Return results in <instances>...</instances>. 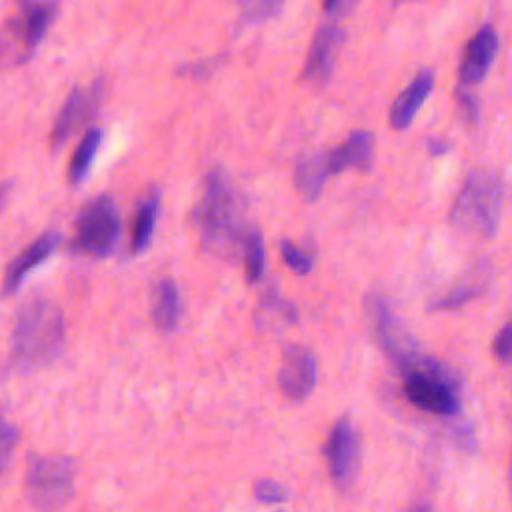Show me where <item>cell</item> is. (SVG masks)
Wrapping results in <instances>:
<instances>
[{
  "mask_svg": "<svg viewBox=\"0 0 512 512\" xmlns=\"http://www.w3.org/2000/svg\"><path fill=\"white\" fill-rule=\"evenodd\" d=\"M120 238V212L116 202L102 194L90 200L76 220L74 250L104 258L114 252Z\"/></svg>",
  "mask_w": 512,
  "mask_h": 512,
  "instance_id": "5",
  "label": "cell"
},
{
  "mask_svg": "<svg viewBox=\"0 0 512 512\" xmlns=\"http://www.w3.org/2000/svg\"><path fill=\"white\" fill-rule=\"evenodd\" d=\"M344 40H346V32L338 24L328 22L318 26L302 68V80L312 86H324L334 72L336 56Z\"/></svg>",
  "mask_w": 512,
  "mask_h": 512,
  "instance_id": "8",
  "label": "cell"
},
{
  "mask_svg": "<svg viewBox=\"0 0 512 512\" xmlns=\"http://www.w3.org/2000/svg\"><path fill=\"white\" fill-rule=\"evenodd\" d=\"M194 224L202 244L218 254L242 248L246 236L242 196L222 168H212L204 182L202 198L194 210Z\"/></svg>",
  "mask_w": 512,
  "mask_h": 512,
  "instance_id": "1",
  "label": "cell"
},
{
  "mask_svg": "<svg viewBox=\"0 0 512 512\" xmlns=\"http://www.w3.org/2000/svg\"><path fill=\"white\" fill-rule=\"evenodd\" d=\"M100 142H102V132L98 128H90L82 136L80 144L76 146V150L70 158V166H68L70 184H80L86 178V174L96 158V152L100 148Z\"/></svg>",
  "mask_w": 512,
  "mask_h": 512,
  "instance_id": "19",
  "label": "cell"
},
{
  "mask_svg": "<svg viewBox=\"0 0 512 512\" xmlns=\"http://www.w3.org/2000/svg\"><path fill=\"white\" fill-rule=\"evenodd\" d=\"M498 52V34L490 24H484L466 44L460 60L462 84H478L490 70Z\"/></svg>",
  "mask_w": 512,
  "mask_h": 512,
  "instance_id": "12",
  "label": "cell"
},
{
  "mask_svg": "<svg viewBox=\"0 0 512 512\" xmlns=\"http://www.w3.org/2000/svg\"><path fill=\"white\" fill-rule=\"evenodd\" d=\"M180 292L178 286L174 284L172 278H164L156 284L154 288V298H152V320L158 330L162 332H172L178 322H180Z\"/></svg>",
  "mask_w": 512,
  "mask_h": 512,
  "instance_id": "17",
  "label": "cell"
},
{
  "mask_svg": "<svg viewBox=\"0 0 512 512\" xmlns=\"http://www.w3.org/2000/svg\"><path fill=\"white\" fill-rule=\"evenodd\" d=\"M400 2H408V0H400Z\"/></svg>",
  "mask_w": 512,
  "mask_h": 512,
  "instance_id": "32",
  "label": "cell"
},
{
  "mask_svg": "<svg viewBox=\"0 0 512 512\" xmlns=\"http://www.w3.org/2000/svg\"><path fill=\"white\" fill-rule=\"evenodd\" d=\"M16 442H18V430L10 422L0 418V474L6 470L14 454Z\"/></svg>",
  "mask_w": 512,
  "mask_h": 512,
  "instance_id": "24",
  "label": "cell"
},
{
  "mask_svg": "<svg viewBox=\"0 0 512 512\" xmlns=\"http://www.w3.org/2000/svg\"><path fill=\"white\" fill-rule=\"evenodd\" d=\"M482 292V286H476V284H470V286H460L456 290H452L450 294L442 296L440 300H436L430 308L432 310H452V308H458L474 298H478Z\"/></svg>",
  "mask_w": 512,
  "mask_h": 512,
  "instance_id": "21",
  "label": "cell"
},
{
  "mask_svg": "<svg viewBox=\"0 0 512 512\" xmlns=\"http://www.w3.org/2000/svg\"><path fill=\"white\" fill-rule=\"evenodd\" d=\"M60 244V234L58 232H46L42 236H38L30 246H26L6 268L4 272V280H2V294L10 296L14 294L20 284L24 282V278L44 260H48V256L58 248Z\"/></svg>",
  "mask_w": 512,
  "mask_h": 512,
  "instance_id": "13",
  "label": "cell"
},
{
  "mask_svg": "<svg viewBox=\"0 0 512 512\" xmlns=\"http://www.w3.org/2000/svg\"><path fill=\"white\" fill-rule=\"evenodd\" d=\"M160 212V192L150 190L146 198L140 202V208L134 218L132 226V252H142L148 248L154 230H156V220Z\"/></svg>",
  "mask_w": 512,
  "mask_h": 512,
  "instance_id": "18",
  "label": "cell"
},
{
  "mask_svg": "<svg viewBox=\"0 0 512 512\" xmlns=\"http://www.w3.org/2000/svg\"><path fill=\"white\" fill-rule=\"evenodd\" d=\"M454 388V382L430 374H408L404 382V394L414 406L442 416H452L460 410Z\"/></svg>",
  "mask_w": 512,
  "mask_h": 512,
  "instance_id": "9",
  "label": "cell"
},
{
  "mask_svg": "<svg viewBox=\"0 0 512 512\" xmlns=\"http://www.w3.org/2000/svg\"><path fill=\"white\" fill-rule=\"evenodd\" d=\"M4 196H6V186L0 184V206L4 204Z\"/></svg>",
  "mask_w": 512,
  "mask_h": 512,
  "instance_id": "30",
  "label": "cell"
},
{
  "mask_svg": "<svg viewBox=\"0 0 512 512\" xmlns=\"http://www.w3.org/2000/svg\"><path fill=\"white\" fill-rule=\"evenodd\" d=\"M242 254H244V270H246V282L256 284L266 266V250H264V240L262 234L252 228L246 232L242 240Z\"/></svg>",
  "mask_w": 512,
  "mask_h": 512,
  "instance_id": "20",
  "label": "cell"
},
{
  "mask_svg": "<svg viewBox=\"0 0 512 512\" xmlns=\"http://www.w3.org/2000/svg\"><path fill=\"white\" fill-rule=\"evenodd\" d=\"M374 156V136L366 130L352 132L338 148L326 152L330 174H340L346 168L370 170Z\"/></svg>",
  "mask_w": 512,
  "mask_h": 512,
  "instance_id": "14",
  "label": "cell"
},
{
  "mask_svg": "<svg viewBox=\"0 0 512 512\" xmlns=\"http://www.w3.org/2000/svg\"><path fill=\"white\" fill-rule=\"evenodd\" d=\"M254 496L264 504H278L288 500V492L274 480H258L254 484Z\"/></svg>",
  "mask_w": 512,
  "mask_h": 512,
  "instance_id": "25",
  "label": "cell"
},
{
  "mask_svg": "<svg viewBox=\"0 0 512 512\" xmlns=\"http://www.w3.org/2000/svg\"><path fill=\"white\" fill-rule=\"evenodd\" d=\"M456 102H458V106H460V110H462L464 118H466L468 122H472V124H474V122L478 120V112H480L478 100H476L468 90L458 88V90H456Z\"/></svg>",
  "mask_w": 512,
  "mask_h": 512,
  "instance_id": "27",
  "label": "cell"
},
{
  "mask_svg": "<svg viewBox=\"0 0 512 512\" xmlns=\"http://www.w3.org/2000/svg\"><path fill=\"white\" fill-rule=\"evenodd\" d=\"M502 214V182L494 172H472L450 210V222L476 238H492Z\"/></svg>",
  "mask_w": 512,
  "mask_h": 512,
  "instance_id": "3",
  "label": "cell"
},
{
  "mask_svg": "<svg viewBox=\"0 0 512 512\" xmlns=\"http://www.w3.org/2000/svg\"><path fill=\"white\" fill-rule=\"evenodd\" d=\"M280 252L284 262L298 274H308L312 270V256L306 254L302 248H298L296 244H292L290 240H282L280 242Z\"/></svg>",
  "mask_w": 512,
  "mask_h": 512,
  "instance_id": "23",
  "label": "cell"
},
{
  "mask_svg": "<svg viewBox=\"0 0 512 512\" xmlns=\"http://www.w3.org/2000/svg\"><path fill=\"white\" fill-rule=\"evenodd\" d=\"M98 102H100V84L98 82L88 88L76 86L68 94L66 102L62 104V108L58 112L54 128H52L50 142H52L54 150L62 148L68 142V138L72 134H76L94 116Z\"/></svg>",
  "mask_w": 512,
  "mask_h": 512,
  "instance_id": "10",
  "label": "cell"
},
{
  "mask_svg": "<svg viewBox=\"0 0 512 512\" xmlns=\"http://www.w3.org/2000/svg\"><path fill=\"white\" fill-rule=\"evenodd\" d=\"M316 384V358L314 354L300 344H290L284 348L278 386L282 394L290 400H304L310 396Z\"/></svg>",
  "mask_w": 512,
  "mask_h": 512,
  "instance_id": "11",
  "label": "cell"
},
{
  "mask_svg": "<svg viewBox=\"0 0 512 512\" xmlns=\"http://www.w3.org/2000/svg\"><path fill=\"white\" fill-rule=\"evenodd\" d=\"M428 150L432 156H440L450 150V144L444 140H428Z\"/></svg>",
  "mask_w": 512,
  "mask_h": 512,
  "instance_id": "28",
  "label": "cell"
},
{
  "mask_svg": "<svg viewBox=\"0 0 512 512\" xmlns=\"http://www.w3.org/2000/svg\"><path fill=\"white\" fill-rule=\"evenodd\" d=\"M64 342V316L44 298L32 296L22 304L12 332V362L22 370L50 364Z\"/></svg>",
  "mask_w": 512,
  "mask_h": 512,
  "instance_id": "2",
  "label": "cell"
},
{
  "mask_svg": "<svg viewBox=\"0 0 512 512\" xmlns=\"http://www.w3.org/2000/svg\"><path fill=\"white\" fill-rule=\"evenodd\" d=\"M238 2L242 8V16L252 22L274 16L284 4V0H238Z\"/></svg>",
  "mask_w": 512,
  "mask_h": 512,
  "instance_id": "22",
  "label": "cell"
},
{
  "mask_svg": "<svg viewBox=\"0 0 512 512\" xmlns=\"http://www.w3.org/2000/svg\"><path fill=\"white\" fill-rule=\"evenodd\" d=\"M510 494H512V462H510Z\"/></svg>",
  "mask_w": 512,
  "mask_h": 512,
  "instance_id": "31",
  "label": "cell"
},
{
  "mask_svg": "<svg viewBox=\"0 0 512 512\" xmlns=\"http://www.w3.org/2000/svg\"><path fill=\"white\" fill-rule=\"evenodd\" d=\"M18 2V12L0 28V60L6 64L28 60L58 14L56 0Z\"/></svg>",
  "mask_w": 512,
  "mask_h": 512,
  "instance_id": "4",
  "label": "cell"
},
{
  "mask_svg": "<svg viewBox=\"0 0 512 512\" xmlns=\"http://www.w3.org/2000/svg\"><path fill=\"white\" fill-rule=\"evenodd\" d=\"M494 356L504 364L512 362V320L496 334V338H494Z\"/></svg>",
  "mask_w": 512,
  "mask_h": 512,
  "instance_id": "26",
  "label": "cell"
},
{
  "mask_svg": "<svg viewBox=\"0 0 512 512\" xmlns=\"http://www.w3.org/2000/svg\"><path fill=\"white\" fill-rule=\"evenodd\" d=\"M76 464L64 456L34 458L26 472V496L42 510L64 506L74 494Z\"/></svg>",
  "mask_w": 512,
  "mask_h": 512,
  "instance_id": "6",
  "label": "cell"
},
{
  "mask_svg": "<svg viewBox=\"0 0 512 512\" xmlns=\"http://www.w3.org/2000/svg\"><path fill=\"white\" fill-rule=\"evenodd\" d=\"M330 176L326 152H316L300 158L294 170V186L300 196L308 202H314L324 188L326 178Z\"/></svg>",
  "mask_w": 512,
  "mask_h": 512,
  "instance_id": "16",
  "label": "cell"
},
{
  "mask_svg": "<svg viewBox=\"0 0 512 512\" xmlns=\"http://www.w3.org/2000/svg\"><path fill=\"white\" fill-rule=\"evenodd\" d=\"M434 86V72L432 70H422L420 74L414 76V80L398 94L390 108V124L396 130H404L410 126L412 118L416 112L422 108L426 102L428 94L432 92Z\"/></svg>",
  "mask_w": 512,
  "mask_h": 512,
  "instance_id": "15",
  "label": "cell"
},
{
  "mask_svg": "<svg viewBox=\"0 0 512 512\" xmlns=\"http://www.w3.org/2000/svg\"><path fill=\"white\" fill-rule=\"evenodd\" d=\"M324 458L336 486L348 488L356 480L362 462V440L350 418L344 416L332 426L324 444Z\"/></svg>",
  "mask_w": 512,
  "mask_h": 512,
  "instance_id": "7",
  "label": "cell"
},
{
  "mask_svg": "<svg viewBox=\"0 0 512 512\" xmlns=\"http://www.w3.org/2000/svg\"><path fill=\"white\" fill-rule=\"evenodd\" d=\"M322 6L328 14H334L338 16L340 14V6H342V0H322Z\"/></svg>",
  "mask_w": 512,
  "mask_h": 512,
  "instance_id": "29",
  "label": "cell"
}]
</instances>
